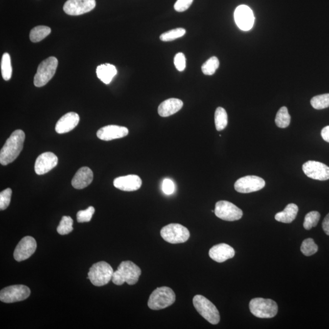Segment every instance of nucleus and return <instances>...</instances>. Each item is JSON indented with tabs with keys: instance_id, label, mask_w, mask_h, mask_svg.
<instances>
[{
	"instance_id": "17",
	"label": "nucleus",
	"mask_w": 329,
	"mask_h": 329,
	"mask_svg": "<svg viewBox=\"0 0 329 329\" xmlns=\"http://www.w3.org/2000/svg\"><path fill=\"white\" fill-rule=\"evenodd\" d=\"M128 129L126 127L117 125H108L99 129L97 132L98 138L104 141L123 138L128 136Z\"/></svg>"
},
{
	"instance_id": "34",
	"label": "nucleus",
	"mask_w": 329,
	"mask_h": 329,
	"mask_svg": "<svg viewBox=\"0 0 329 329\" xmlns=\"http://www.w3.org/2000/svg\"><path fill=\"white\" fill-rule=\"evenodd\" d=\"M186 33L185 29L179 27L174 29H172L171 31L164 32L161 34L160 39L163 42H170L173 41L180 37H183Z\"/></svg>"
},
{
	"instance_id": "40",
	"label": "nucleus",
	"mask_w": 329,
	"mask_h": 329,
	"mask_svg": "<svg viewBox=\"0 0 329 329\" xmlns=\"http://www.w3.org/2000/svg\"><path fill=\"white\" fill-rule=\"evenodd\" d=\"M323 229L326 234L329 235V213L326 215L323 221Z\"/></svg>"
},
{
	"instance_id": "33",
	"label": "nucleus",
	"mask_w": 329,
	"mask_h": 329,
	"mask_svg": "<svg viewBox=\"0 0 329 329\" xmlns=\"http://www.w3.org/2000/svg\"><path fill=\"white\" fill-rule=\"evenodd\" d=\"M321 217L320 213L318 212L312 211L308 213L305 216L304 222V228L306 230H310L314 227L317 226Z\"/></svg>"
},
{
	"instance_id": "4",
	"label": "nucleus",
	"mask_w": 329,
	"mask_h": 329,
	"mask_svg": "<svg viewBox=\"0 0 329 329\" xmlns=\"http://www.w3.org/2000/svg\"><path fill=\"white\" fill-rule=\"evenodd\" d=\"M249 310L253 315L259 318H272L278 313V306L270 299L254 298L249 303Z\"/></svg>"
},
{
	"instance_id": "6",
	"label": "nucleus",
	"mask_w": 329,
	"mask_h": 329,
	"mask_svg": "<svg viewBox=\"0 0 329 329\" xmlns=\"http://www.w3.org/2000/svg\"><path fill=\"white\" fill-rule=\"evenodd\" d=\"M114 272L113 268L109 263L99 261L90 268L87 279H89L94 285L102 286L107 285L112 280Z\"/></svg>"
},
{
	"instance_id": "32",
	"label": "nucleus",
	"mask_w": 329,
	"mask_h": 329,
	"mask_svg": "<svg viewBox=\"0 0 329 329\" xmlns=\"http://www.w3.org/2000/svg\"><path fill=\"white\" fill-rule=\"evenodd\" d=\"M313 108L317 110L328 108L329 107V94L314 96L310 101Z\"/></svg>"
},
{
	"instance_id": "24",
	"label": "nucleus",
	"mask_w": 329,
	"mask_h": 329,
	"mask_svg": "<svg viewBox=\"0 0 329 329\" xmlns=\"http://www.w3.org/2000/svg\"><path fill=\"white\" fill-rule=\"evenodd\" d=\"M117 73L116 67L110 64H101L96 69L97 76L106 84L111 83Z\"/></svg>"
},
{
	"instance_id": "31",
	"label": "nucleus",
	"mask_w": 329,
	"mask_h": 329,
	"mask_svg": "<svg viewBox=\"0 0 329 329\" xmlns=\"http://www.w3.org/2000/svg\"><path fill=\"white\" fill-rule=\"evenodd\" d=\"M302 253L306 256H311L317 253L318 247L312 238L306 239L301 247Z\"/></svg>"
},
{
	"instance_id": "19",
	"label": "nucleus",
	"mask_w": 329,
	"mask_h": 329,
	"mask_svg": "<svg viewBox=\"0 0 329 329\" xmlns=\"http://www.w3.org/2000/svg\"><path fill=\"white\" fill-rule=\"evenodd\" d=\"M142 181L141 178L134 174L118 177L114 179V186L119 190L125 191H134L141 188Z\"/></svg>"
},
{
	"instance_id": "3",
	"label": "nucleus",
	"mask_w": 329,
	"mask_h": 329,
	"mask_svg": "<svg viewBox=\"0 0 329 329\" xmlns=\"http://www.w3.org/2000/svg\"><path fill=\"white\" fill-rule=\"evenodd\" d=\"M176 301V295L171 288L162 286L156 288L149 296L148 306L154 310H159L173 305Z\"/></svg>"
},
{
	"instance_id": "28",
	"label": "nucleus",
	"mask_w": 329,
	"mask_h": 329,
	"mask_svg": "<svg viewBox=\"0 0 329 329\" xmlns=\"http://www.w3.org/2000/svg\"><path fill=\"white\" fill-rule=\"evenodd\" d=\"M1 69L2 78L5 81H9L11 78L12 73L11 56L9 53H5L2 55Z\"/></svg>"
},
{
	"instance_id": "5",
	"label": "nucleus",
	"mask_w": 329,
	"mask_h": 329,
	"mask_svg": "<svg viewBox=\"0 0 329 329\" xmlns=\"http://www.w3.org/2000/svg\"><path fill=\"white\" fill-rule=\"evenodd\" d=\"M194 308L203 317L212 325H215L220 321V315L216 306L208 299L202 295H196L193 299Z\"/></svg>"
},
{
	"instance_id": "20",
	"label": "nucleus",
	"mask_w": 329,
	"mask_h": 329,
	"mask_svg": "<svg viewBox=\"0 0 329 329\" xmlns=\"http://www.w3.org/2000/svg\"><path fill=\"white\" fill-rule=\"evenodd\" d=\"M80 118L78 114L75 112H69L57 122L56 131L58 134H65L73 130L78 125Z\"/></svg>"
},
{
	"instance_id": "39",
	"label": "nucleus",
	"mask_w": 329,
	"mask_h": 329,
	"mask_svg": "<svg viewBox=\"0 0 329 329\" xmlns=\"http://www.w3.org/2000/svg\"><path fill=\"white\" fill-rule=\"evenodd\" d=\"M163 190L167 195L173 194L175 190V186L173 181L169 179H164L163 183Z\"/></svg>"
},
{
	"instance_id": "9",
	"label": "nucleus",
	"mask_w": 329,
	"mask_h": 329,
	"mask_svg": "<svg viewBox=\"0 0 329 329\" xmlns=\"http://www.w3.org/2000/svg\"><path fill=\"white\" fill-rule=\"evenodd\" d=\"M31 294V290L24 285L7 286L1 290L0 300L4 303H14L26 300Z\"/></svg>"
},
{
	"instance_id": "15",
	"label": "nucleus",
	"mask_w": 329,
	"mask_h": 329,
	"mask_svg": "<svg viewBox=\"0 0 329 329\" xmlns=\"http://www.w3.org/2000/svg\"><path fill=\"white\" fill-rule=\"evenodd\" d=\"M236 25L243 31H249L254 24V16L250 7L246 5H241L236 7L234 12Z\"/></svg>"
},
{
	"instance_id": "8",
	"label": "nucleus",
	"mask_w": 329,
	"mask_h": 329,
	"mask_svg": "<svg viewBox=\"0 0 329 329\" xmlns=\"http://www.w3.org/2000/svg\"><path fill=\"white\" fill-rule=\"evenodd\" d=\"M161 235L164 241L171 244L186 242L190 238V232L180 224L171 223L164 227Z\"/></svg>"
},
{
	"instance_id": "7",
	"label": "nucleus",
	"mask_w": 329,
	"mask_h": 329,
	"mask_svg": "<svg viewBox=\"0 0 329 329\" xmlns=\"http://www.w3.org/2000/svg\"><path fill=\"white\" fill-rule=\"evenodd\" d=\"M58 61L56 57L51 56L39 64L34 78V86L41 87L48 83L56 73Z\"/></svg>"
},
{
	"instance_id": "10",
	"label": "nucleus",
	"mask_w": 329,
	"mask_h": 329,
	"mask_svg": "<svg viewBox=\"0 0 329 329\" xmlns=\"http://www.w3.org/2000/svg\"><path fill=\"white\" fill-rule=\"evenodd\" d=\"M215 215L224 221H237L242 218L243 211L235 204L227 201H219L216 203Z\"/></svg>"
},
{
	"instance_id": "13",
	"label": "nucleus",
	"mask_w": 329,
	"mask_h": 329,
	"mask_svg": "<svg viewBox=\"0 0 329 329\" xmlns=\"http://www.w3.org/2000/svg\"><path fill=\"white\" fill-rule=\"evenodd\" d=\"M95 6V0H68L63 9L70 16H80L91 12Z\"/></svg>"
},
{
	"instance_id": "21",
	"label": "nucleus",
	"mask_w": 329,
	"mask_h": 329,
	"mask_svg": "<svg viewBox=\"0 0 329 329\" xmlns=\"http://www.w3.org/2000/svg\"><path fill=\"white\" fill-rule=\"evenodd\" d=\"M93 179V171L89 167L84 166L77 171L72 179L71 184L74 188L81 190L89 186L92 183Z\"/></svg>"
},
{
	"instance_id": "11",
	"label": "nucleus",
	"mask_w": 329,
	"mask_h": 329,
	"mask_svg": "<svg viewBox=\"0 0 329 329\" xmlns=\"http://www.w3.org/2000/svg\"><path fill=\"white\" fill-rule=\"evenodd\" d=\"M265 181L260 177L246 176L238 179L234 184V188L238 193H249L260 190L265 188Z\"/></svg>"
},
{
	"instance_id": "12",
	"label": "nucleus",
	"mask_w": 329,
	"mask_h": 329,
	"mask_svg": "<svg viewBox=\"0 0 329 329\" xmlns=\"http://www.w3.org/2000/svg\"><path fill=\"white\" fill-rule=\"evenodd\" d=\"M303 169L306 176L315 180L327 181L329 179V167L320 162H306L303 164Z\"/></svg>"
},
{
	"instance_id": "14",
	"label": "nucleus",
	"mask_w": 329,
	"mask_h": 329,
	"mask_svg": "<svg viewBox=\"0 0 329 329\" xmlns=\"http://www.w3.org/2000/svg\"><path fill=\"white\" fill-rule=\"evenodd\" d=\"M37 249L36 240L31 236L22 239L15 249L14 258L17 261H22L29 258Z\"/></svg>"
},
{
	"instance_id": "1",
	"label": "nucleus",
	"mask_w": 329,
	"mask_h": 329,
	"mask_svg": "<svg viewBox=\"0 0 329 329\" xmlns=\"http://www.w3.org/2000/svg\"><path fill=\"white\" fill-rule=\"evenodd\" d=\"M25 134L21 129L12 133L0 152V163L7 165L18 158L24 148Z\"/></svg>"
},
{
	"instance_id": "26",
	"label": "nucleus",
	"mask_w": 329,
	"mask_h": 329,
	"mask_svg": "<svg viewBox=\"0 0 329 329\" xmlns=\"http://www.w3.org/2000/svg\"><path fill=\"white\" fill-rule=\"evenodd\" d=\"M215 123L216 130L223 131L228 123V114L226 110L221 107L216 109L215 113Z\"/></svg>"
},
{
	"instance_id": "41",
	"label": "nucleus",
	"mask_w": 329,
	"mask_h": 329,
	"mask_svg": "<svg viewBox=\"0 0 329 329\" xmlns=\"http://www.w3.org/2000/svg\"><path fill=\"white\" fill-rule=\"evenodd\" d=\"M321 136H322L324 141L329 143V126H326L322 129Z\"/></svg>"
},
{
	"instance_id": "23",
	"label": "nucleus",
	"mask_w": 329,
	"mask_h": 329,
	"mask_svg": "<svg viewBox=\"0 0 329 329\" xmlns=\"http://www.w3.org/2000/svg\"><path fill=\"white\" fill-rule=\"evenodd\" d=\"M298 207L295 204H289L282 212L276 213V221L283 223H291L295 220L298 212Z\"/></svg>"
},
{
	"instance_id": "2",
	"label": "nucleus",
	"mask_w": 329,
	"mask_h": 329,
	"mask_svg": "<svg viewBox=\"0 0 329 329\" xmlns=\"http://www.w3.org/2000/svg\"><path fill=\"white\" fill-rule=\"evenodd\" d=\"M141 274V268L131 261H124L119 264L117 270L114 271L112 281L117 285L127 283L129 285H135Z\"/></svg>"
},
{
	"instance_id": "27",
	"label": "nucleus",
	"mask_w": 329,
	"mask_h": 329,
	"mask_svg": "<svg viewBox=\"0 0 329 329\" xmlns=\"http://www.w3.org/2000/svg\"><path fill=\"white\" fill-rule=\"evenodd\" d=\"M290 121L291 116L288 113V109L285 106L282 107L276 114V125L281 128H287L290 125Z\"/></svg>"
},
{
	"instance_id": "29",
	"label": "nucleus",
	"mask_w": 329,
	"mask_h": 329,
	"mask_svg": "<svg viewBox=\"0 0 329 329\" xmlns=\"http://www.w3.org/2000/svg\"><path fill=\"white\" fill-rule=\"evenodd\" d=\"M73 220L70 216H62L61 221H60L59 226H57V231L60 235H67L71 233L73 230Z\"/></svg>"
},
{
	"instance_id": "36",
	"label": "nucleus",
	"mask_w": 329,
	"mask_h": 329,
	"mask_svg": "<svg viewBox=\"0 0 329 329\" xmlns=\"http://www.w3.org/2000/svg\"><path fill=\"white\" fill-rule=\"evenodd\" d=\"M12 191L11 188H6L0 193V209L4 211L8 208L11 203Z\"/></svg>"
},
{
	"instance_id": "25",
	"label": "nucleus",
	"mask_w": 329,
	"mask_h": 329,
	"mask_svg": "<svg viewBox=\"0 0 329 329\" xmlns=\"http://www.w3.org/2000/svg\"><path fill=\"white\" fill-rule=\"evenodd\" d=\"M51 29L48 26H36L30 32L29 38L31 42L37 43L46 38L51 33Z\"/></svg>"
},
{
	"instance_id": "30",
	"label": "nucleus",
	"mask_w": 329,
	"mask_h": 329,
	"mask_svg": "<svg viewBox=\"0 0 329 329\" xmlns=\"http://www.w3.org/2000/svg\"><path fill=\"white\" fill-rule=\"evenodd\" d=\"M219 62L217 57L213 56L208 59L203 66L201 69L205 75L211 76L215 73L216 70L219 68Z\"/></svg>"
},
{
	"instance_id": "18",
	"label": "nucleus",
	"mask_w": 329,
	"mask_h": 329,
	"mask_svg": "<svg viewBox=\"0 0 329 329\" xmlns=\"http://www.w3.org/2000/svg\"><path fill=\"white\" fill-rule=\"evenodd\" d=\"M235 254V250L233 247L226 243H220L213 246L209 252V257L218 263H223L233 258Z\"/></svg>"
},
{
	"instance_id": "37",
	"label": "nucleus",
	"mask_w": 329,
	"mask_h": 329,
	"mask_svg": "<svg viewBox=\"0 0 329 329\" xmlns=\"http://www.w3.org/2000/svg\"><path fill=\"white\" fill-rule=\"evenodd\" d=\"M174 63L177 70L179 71H183L186 67V59L185 55L183 53H179L174 57Z\"/></svg>"
},
{
	"instance_id": "16",
	"label": "nucleus",
	"mask_w": 329,
	"mask_h": 329,
	"mask_svg": "<svg viewBox=\"0 0 329 329\" xmlns=\"http://www.w3.org/2000/svg\"><path fill=\"white\" fill-rule=\"evenodd\" d=\"M58 159L51 152H47L41 154L35 163V172L38 175L46 174L57 165Z\"/></svg>"
},
{
	"instance_id": "35",
	"label": "nucleus",
	"mask_w": 329,
	"mask_h": 329,
	"mask_svg": "<svg viewBox=\"0 0 329 329\" xmlns=\"http://www.w3.org/2000/svg\"><path fill=\"white\" fill-rule=\"evenodd\" d=\"M95 209L92 206H90L86 210L79 211L76 215L77 221L78 223H87L91 221Z\"/></svg>"
},
{
	"instance_id": "38",
	"label": "nucleus",
	"mask_w": 329,
	"mask_h": 329,
	"mask_svg": "<svg viewBox=\"0 0 329 329\" xmlns=\"http://www.w3.org/2000/svg\"><path fill=\"white\" fill-rule=\"evenodd\" d=\"M193 2V0H178L174 4V9L179 12L186 11L190 7Z\"/></svg>"
},
{
	"instance_id": "22",
	"label": "nucleus",
	"mask_w": 329,
	"mask_h": 329,
	"mask_svg": "<svg viewBox=\"0 0 329 329\" xmlns=\"http://www.w3.org/2000/svg\"><path fill=\"white\" fill-rule=\"evenodd\" d=\"M183 105V102L181 99L169 98L163 101L159 105L158 114L163 117H169L180 111Z\"/></svg>"
}]
</instances>
